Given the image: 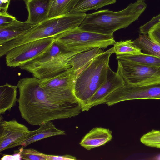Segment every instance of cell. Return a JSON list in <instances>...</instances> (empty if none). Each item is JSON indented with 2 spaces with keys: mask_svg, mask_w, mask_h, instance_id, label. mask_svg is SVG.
I'll use <instances>...</instances> for the list:
<instances>
[{
  "mask_svg": "<svg viewBox=\"0 0 160 160\" xmlns=\"http://www.w3.org/2000/svg\"><path fill=\"white\" fill-rule=\"evenodd\" d=\"M112 138V132L109 129L96 127L93 128L83 137L80 145L90 150L105 144Z\"/></svg>",
  "mask_w": 160,
  "mask_h": 160,
  "instance_id": "obj_14",
  "label": "cell"
},
{
  "mask_svg": "<svg viewBox=\"0 0 160 160\" xmlns=\"http://www.w3.org/2000/svg\"><path fill=\"white\" fill-rule=\"evenodd\" d=\"M149 99H160V83L136 87L125 82L107 98L105 103L111 106L125 101Z\"/></svg>",
  "mask_w": 160,
  "mask_h": 160,
  "instance_id": "obj_9",
  "label": "cell"
},
{
  "mask_svg": "<svg viewBox=\"0 0 160 160\" xmlns=\"http://www.w3.org/2000/svg\"><path fill=\"white\" fill-rule=\"evenodd\" d=\"M147 6L144 1L138 0L119 11L106 9L87 14L78 28L82 30L100 34H113L116 31L126 28L138 19Z\"/></svg>",
  "mask_w": 160,
  "mask_h": 160,
  "instance_id": "obj_2",
  "label": "cell"
},
{
  "mask_svg": "<svg viewBox=\"0 0 160 160\" xmlns=\"http://www.w3.org/2000/svg\"><path fill=\"white\" fill-rule=\"evenodd\" d=\"M78 53L68 52L55 42L44 54L19 68L39 80L54 76L71 68L68 62Z\"/></svg>",
  "mask_w": 160,
  "mask_h": 160,
  "instance_id": "obj_5",
  "label": "cell"
},
{
  "mask_svg": "<svg viewBox=\"0 0 160 160\" xmlns=\"http://www.w3.org/2000/svg\"><path fill=\"white\" fill-rule=\"evenodd\" d=\"M16 18L7 12H0V27L6 26L11 23Z\"/></svg>",
  "mask_w": 160,
  "mask_h": 160,
  "instance_id": "obj_28",
  "label": "cell"
},
{
  "mask_svg": "<svg viewBox=\"0 0 160 160\" xmlns=\"http://www.w3.org/2000/svg\"><path fill=\"white\" fill-rule=\"evenodd\" d=\"M37 129L30 131L21 145L25 147L33 142L51 137L64 135L65 131L58 129L51 121L39 125Z\"/></svg>",
  "mask_w": 160,
  "mask_h": 160,
  "instance_id": "obj_15",
  "label": "cell"
},
{
  "mask_svg": "<svg viewBox=\"0 0 160 160\" xmlns=\"http://www.w3.org/2000/svg\"><path fill=\"white\" fill-rule=\"evenodd\" d=\"M133 42L142 53L160 57V45L153 41L148 35L140 34Z\"/></svg>",
  "mask_w": 160,
  "mask_h": 160,
  "instance_id": "obj_21",
  "label": "cell"
},
{
  "mask_svg": "<svg viewBox=\"0 0 160 160\" xmlns=\"http://www.w3.org/2000/svg\"><path fill=\"white\" fill-rule=\"evenodd\" d=\"M116 0H77L70 13H83L114 4Z\"/></svg>",
  "mask_w": 160,
  "mask_h": 160,
  "instance_id": "obj_20",
  "label": "cell"
},
{
  "mask_svg": "<svg viewBox=\"0 0 160 160\" xmlns=\"http://www.w3.org/2000/svg\"><path fill=\"white\" fill-rule=\"evenodd\" d=\"M116 59L130 61L139 64L160 67V57L142 52L135 54L116 55Z\"/></svg>",
  "mask_w": 160,
  "mask_h": 160,
  "instance_id": "obj_19",
  "label": "cell"
},
{
  "mask_svg": "<svg viewBox=\"0 0 160 160\" xmlns=\"http://www.w3.org/2000/svg\"><path fill=\"white\" fill-rule=\"evenodd\" d=\"M142 0V1H144V0Z\"/></svg>",
  "mask_w": 160,
  "mask_h": 160,
  "instance_id": "obj_31",
  "label": "cell"
},
{
  "mask_svg": "<svg viewBox=\"0 0 160 160\" xmlns=\"http://www.w3.org/2000/svg\"><path fill=\"white\" fill-rule=\"evenodd\" d=\"M51 37L28 42L15 47L5 55L6 63L10 67H20L45 53L54 43Z\"/></svg>",
  "mask_w": 160,
  "mask_h": 160,
  "instance_id": "obj_8",
  "label": "cell"
},
{
  "mask_svg": "<svg viewBox=\"0 0 160 160\" xmlns=\"http://www.w3.org/2000/svg\"><path fill=\"white\" fill-rule=\"evenodd\" d=\"M112 48L114 53L116 55L135 54L142 52L141 50L134 45L131 40L116 42Z\"/></svg>",
  "mask_w": 160,
  "mask_h": 160,
  "instance_id": "obj_23",
  "label": "cell"
},
{
  "mask_svg": "<svg viewBox=\"0 0 160 160\" xmlns=\"http://www.w3.org/2000/svg\"><path fill=\"white\" fill-rule=\"evenodd\" d=\"M103 49L98 47L96 48L86 51L78 53L71 58L68 64L75 71L77 77L93 58L104 52Z\"/></svg>",
  "mask_w": 160,
  "mask_h": 160,
  "instance_id": "obj_17",
  "label": "cell"
},
{
  "mask_svg": "<svg viewBox=\"0 0 160 160\" xmlns=\"http://www.w3.org/2000/svg\"><path fill=\"white\" fill-rule=\"evenodd\" d=\"M159 159H160V158Z\"/></svg>",
  "mask_w": 160,
  "mask_h": 160,
  "instance_id": "obj_33",
  "label": "cell"
},
{
  "mask_svg": "<svg viewBox=\"0 0 160 160\" xmlns=\"http://www.w3.org/2000/svg\"><path fill=\"white\" fill-rule=\"evenodd\" d=\"M55 42L68 52L79 53L96 48L105 49L115 43L113 34L83 31L78 27L54 37Z\"/></svg>",
  "mask_w": 160,
  "mask_h": 160,
  "instance_id": "obj_6",
  "label": "cell"
},
{
  "mask_svg": "<svg viewBox=\"0 0 160 160\" xmlns=\"http://www.w3.org/2000/svg\"><path fill=\"white\" fill-rule=\"evenodd\" d=\"M148 34L153 41L160 45V22L153 25L149 31Z\"/></svg>",
  "mask_w": 160,
  "mask_h": 160,
  "instance_id": "obj_26",
  "label": "cell"
},
{
  "mask_svg": "<svg viewBox=\"0 0 160 160\" xmlns=\"http://www.w3.org/2000/svg\"><path fill=\"white\" fill-rule=\"evenodd\" d=\"M17 85L21 116L31 125L71 118L82 112V105L73 92L45 90L41 86L40 80L33 77L20 79Z\"/></svg>",
  "mask_w": 160,
  "mask_h": 160,
  "instance_id": "obj_1",
  "label": "cell"
},
{
  "mask_svg": "<svg viewBox=\"0 0 160 160\" xmlns=\"http://www.w3.org/2000/svg\"><path fill=\"white\" fill-rule=\"evenodd\" d=\"M22 159L28 160H46V154L32 148H22L18 152Z\"/></svg>",
  "mask_w": 160,
  "mask_h": 160,
  "instance_id": "obj_25",
  "label": "cell"
},
{
  "mask_svg": "<svg viewBox=\"0 0 160 160\" xmlns=\"http://www.w3.org/2000/svg\"><path fill=\"white\" fill-rule=\"evenodd\" d=\"M77 76L71 68L54 76L40 80L41 86L45 90L56 92H73Z\"/></svg>",
  "mask_w": 160,
  "mask_h": 160,
  "instance_id": "obj_12",
  "label": "cell"
},
{
  "mask_svg": "<svg viewBox=\"0 0 160 160\" xmlns=\"http://www.w3.org/2000/svg\"><path fill=\"white\" fill-rule=\"evenodd\" d=\"M37 24L22 22L16 19L8 25L0 27V44L24 35Z\"/></svg>",
  "mask_w": 160,
  "mask_h": 160,
  "instance_id": "obj_16",
  "label": "cell"
},
{
  "mask_svg": "<svg viewBox=\"0 0 160 160\" xmlns=\"http://www.w3.org/2000/svg\"><path fill=\"white\" fill-rule=\"evenodd\" d=\"M30 132L16 120L0 121V152L21 145Z\"/></svg>",
  "mask_w": 160,
  "mask_h": 160,
  "instance_id": "obj_10",
  "label": "cell"
},
{
  "mask_svg": "<svg viewBox=\"0 0 160 160\" xmlns=\"http://www.w3.org/2000/svg\"><path fill=\"white\" fill-rule=\"evenodd\" d=\"M17 85L6 83L0 87V114H4L6 111H10L18 101L17 98Z\"/></svg>",
  "mask_w": 160,
  "mask_h": 160,
  "instance_id": "obj_18",
  "label": "cell"
},
{
  "mask_svg": "<svg viewBox=\"0 0 160 160\" xmlns=\"http://www.w3.org/2000/svg\"><path fill=\"white\" fill-rule=\"evenodd\" d=\"M125 83L118 71L115 72L109 66L105 82L82 108V112L88 111L93 107L105 104L107 98L116 89L123 86Z\"/></svg>",
  "mask_w": 160,
  "mask_h": 160,
  "instance_id": "obj_11",
  "label": "cell"
},
{
  "mask_svg": "<svg viewBox=\"0 0 160 160\" xmlns=\"http://www.w3.org/2000/svg\"><path fill=\"white\" fill-rule=\"evenodd\" d=\"M87 14H67L47 18L32 28L27 33L11 41L0 44V55H6L11 49L21 44L57 35L78 27Z\"/></svg>",
  "mask_w": 160,
  "mask_h": 160,
  "instance_id": "obj_3",
  "label": "cell"
},
{
  "mask_svg": "<svg viewBox=\"0 0 160 160\" xmlns=\"http://www.w3.org/2000/svg\"><path fill=\"white\" fill-rule=\"evenodd\" d=\"M118 70L125 82L133 86L160 83V67L139 64L130 61L118 60Z\"/></svg>",
  "mask_w": 160,
  "mask_h": 160,
  "instance_id": "obj_7",
  "label": "cell"
},
{
  "mask_svg": "<svg viewBox=\"0 0 160 160\" xmlns=\"http://www.w3.org/2000/svg\"><path fill=\"white\" fill-rule=\"evenodd\" d=\"M160 22V14L153 17L150 21L139 28L140 32L142 34H147L150 29L157 23Z\"/></svg>",
  "mask_w": 160,
  "mask_h": 160,
  "instance_id": "obj_27",
  "label": "cell"
},
{
  "mask_svg": "<svg viewBox=\"0 0 160 160\" xmlns=\"http://www.w3.org/2000/svg\"><path fill=\"white\" fill-rule=\"evenodd\" d=\"M77 0H52L48 18L69 13Z\"/></svg>",
  "mask_w": 160,
  "mask_h": 160,
  "instance_id": "obj_22",
  "label": "cell"
},
{
  "mask_svg": "<svg viewBox=\"0 0 160 160\" xmlns=\"http://www.w3.org/2000/svg\"><path fill=\"white\" fill-rule=\"evenodd\" d=\"M113 53L112 48L98 55L77 78L74 93L82 108L105 82L109 58Z\"/></svg>",
  "mask_w": 160,
  "mask_h": 160,
  "instance_id": "obj_4",
  "label": "cell"
},
{
  "mask_svg": "<svg viewBox=\"0 0 160 160\" xmlns=\"http://www.w3.org/2000/svg\"><path fill=\"white\" fill-rule=\"evenodd\" d=\"M11 0H0V12H7Z\"/></svg>",
  "mask_w": 160,
  "mask_h": 160,
  "instance_id": "obj_30",
  "label": "cell"
},
{
  "mask_svg": "<svg viewBox=\"0 0 160 160\" xmlns=\"http://www.w3.org/2000/svg\"><path fill=\"white\" fill-rule=\"evenodd\" d=\"M52 0H25L28 17L26 21L31 24H38L48 18Z\"/></svg>",
  "mask_w": 160,
  "mask_h": 160,
  "instance_id": "obj_13",
  "label": "cell"
},
{
  "mask_svg": "<svg viewBox=\"0 0 160 160\" xmlns=\"http://www.w3.org/2000/svg\"><path fill=\"white\" fill-rule=\"evenodd\" d=\"M45 156L46 160H72L77 159L75 157L68 155L56 156L46 154Z\"/></svg>",
  "mask_w": 160,
  "mask_h": 160,
  "instance_id": "obj_29",
  "label": "cell"
},
{
  "mask_svg": "<svg viewBox=\"0 0 160 160\" xmlns=\"http://www.w3.org/2000/svg\"><path fill=\"white\" fill-rule=\"evenodd\" d=\"M24 0V1H25V0Z\"/></svg>",
  "mask_w": 160,
  "mask_h": 160,
  "instance_id": "obj_32",
  "label": "cell"
},
{
  "mask_svg": "<svg viewBox=\"0 0 160 160\" xmlns=\"http://www.w3.org/2000/svg\"><path fill=\"white\" fill-rule=\"evenodd\" d=\"M140 141L147 146L160 148V131L152 129L143 135Z\"/></svg>",
  "mask_w": 160,
  "mask_h": 160,
  "instance_id": "obj_24",
  "label": "cell"
}]
</instances>
